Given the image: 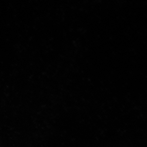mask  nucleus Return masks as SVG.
Segmentation results:
<instances>
[]
</instances>
